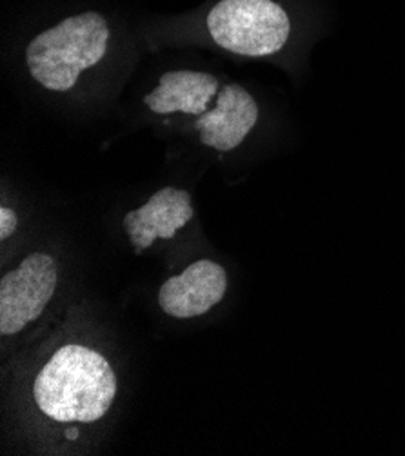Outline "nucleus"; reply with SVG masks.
Segmentation results:
<instances>
[{
  "mask_svg": "<svg viewBox=\"0 0 405 456\" xmlns=\"http://www.w3.org/2000/svg\"><path fill=\"white\" fill-rule=\"evenodd\" d=\"M191 195L186 190L162 188L144 206L124 216V230L137 255L157 239H173L193 218Z\"/></svg>",
  "mask_w": 405,
  "mask_h": 456,
  "instance_id": "0eeeda50",
  "label": "nucleus"
},
{
  "mask_svg": "<svg viewBox=\"0 0 405 456\" xmlns=\"http://www.w3.org/2000/svg\"><path fill=\"white\" fill-rule=\"evenodd\" d=\"M207 31L220 48L260 59L284 48L291 20L275 0H222L207 15Z\"/></svg>",
  "mask_w": 405,
  "mask_h": 456,
  "instance_id": "7ed1b4c3",
  "label": "nucleus"
},
{
  "mask_svg": "<svg viewBox=\"0 0 405 456\" xmlns=\"http://www.w3.org/2000/svg\"><path fill=\"white\" fill-rule=\"evenodd\" d=\"M218 78L191 69L169 71L160 77L157 87L146 95L144 104L157 115L186 113L200 117L218 95Z\"/></svg>",
  "mask_w": 405,
  "mask_h": 456,
  "instance_id": "6e6552de",
  "label": "nucleus"
},
{
  "mask_svg": "<svg viewBox=\"0 0 405 456\" xmlns=\"http://www.w3.org/2000/svg\"><path fill=\"white\" fill-rule=\"evenodd\" d=\"M118 380L109 360L84 344H64L55 349L31 384L36 413L52 424H97L113 407Z\"/></svg>",
  "mask_w": 405,
  "mask_h": 456,
  "instance_id": "f257e3e1",
  "label": "nucleus"
},
{
  "mask_svg": "<svg viewBox=\"0 0 405 456\" xmlns=\"http://www.w3.org/2000/svg\"><path fill=\"white\" fill-rule=\"evenodd\" d=\"M109 24L97 12H85L38 33L26 45L29 75L44 89L64 94L80 75L101 64L109 45Z\"/></svg>",
  "mask_w": 405,
  "mask_h": 456,
  "instance_id": "f03ea898",
  "label": "nucleus"
},
{
  "mask_svg": "<svg viewBox=\"0 0 405 456\" xmlns=\"http://www.w3.org/2000/svg\"><path fill=\"white\" fill-rule=\"evenodd\" d=\"M258 104L247 89L228 84L216 95L215 108L197 120L200 142L216 151H233L258 122Z\"/></svg>",
  "mask_w": 405,
  "mask_h": 456,
  "instance_id": "423d86ee",
  "label": "nucleus"
},
{
  "mask_svg": "<svg viewBox=\"0 0 405 456\" xmlns=\"http://www.w3.org/2000/svg\"><path fill=\"white\" fill-rule=\"evenodd\" d=\"M59 264L44 251L28 255L0 281V335L15 337L36 322L55 297Z\"/></svg>",
  "mask_w": 405,
  "mask_h": 456,
  "instance_id": "20e7f679",
  "label": "nucleus"
},
{
  "mask_svg": "<svg viewBox=\"0 0 405 456\" xmlns=\"http://www.w3.org/2000/svg\"><path fill=\"white\" fill-rule=\"evenodd\" d=\"M228 271L215 260H197L158 289L160 309L178 321H190L211 311L228 293Z\"/></svg>",
  "mask_w": 405,
  "mask_h": 456,
  "instance_id": "39448f33",
  "label": "nucleus"
},
{
  "mask_svg": "<svg viewBox=\"0 0 405 456\" xmlns=\"http://www.w3.org/2000/svg\"><path fill=\"white\" fill-rule=\"evenodd\" d=\"M19 225L17 213L12 208H0V240H8Z\"/></svg>",
  "mask_w": 405,
  "mask_h": 456,
  "instance_id": "1a4fd4ad",
  "label": "nucleus"
}]
</instances>
